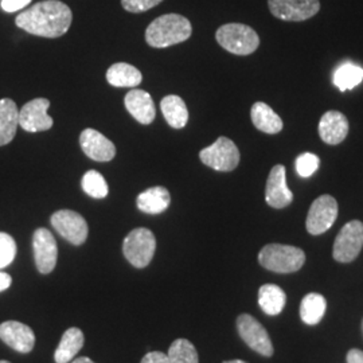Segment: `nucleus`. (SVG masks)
Segmentation results:
<instances>
[{
  "label": "nucleus",
  "instance_id": "aec40b11",
  "mask_svg": "<svg viewBox=\"0 0 363 363\" xmlns=\"http://www.w3.org/2000/svg\"><path fill=\"white\" fill-rule=\"evenodd\" d=\"M171 202V196L167 189L156 186L139 194L136 205L139 210L147 214H160L167 210Z\"/></svg>",
  "mask_w": 363,
  "mask_h": 363
},
{
  "label": "nucleus",
  "instance_id": "412c9836",
  "mask_svg": "<svg viewBox=\"0 0 363 363\" xmlns=\"http://www.w3.org/2000/svg\"><path fill=\"white\" fill-rule=\"evenodd\" d=\"M19 125V111L10 99L0 100V145L10 143Z\"/></svg>",
  "mask_w": 363,
  "mask_h": 363
},
{
  "label": "nucleus",
  "instance_id": "dca6fc26",
  "mask_svg": "<svg viewBox=\"0 0 363 363\" xmlns=\"http://www.w3.org/2000/svg\"><path fill=\"white\" fill-rule=\"evenodd\" d=\"M79 144L85 155L96 162H109L116 155V147L99 130H84L79 136Z\"/></svg>",
  "mask_w": 363,
  "mask_h": 363
},
{
  "label": "nucleus",
  "instance_id": "c9c22d12",
  "mask_svg": "<svg viewBox=\"0 0 363 363\" xmlns=\"http://www.w3.org/2000/svg\"><path fill=\"white\" fill-rule=\"evenodd\" d=\"M11 283H13V279L9 273L0 272V292L10 288Z\"/></svg>",
  "mask_w": 363,
  "mask_h": 363
},
{
  "label": "nucleus",
  "instance_id": "393cba45",
  "mask_svg": "<svg viewBox=\"0 0 363 363\" xmlns=\"http://www.w3.org/2000/svg\"><path fill=\"white\" fill-rule=\"evenodd\" d=\"M286 303V292L280 286L265 284L259 291V304L267 315L276 316L284 310Z\"/></svg>",
  "mask_w": 363,
  "mask_h": 363
},
{
  "label": "nucleus",
  "instance_id": "6e6552de",
  "mask_svg": "<svg viewBox=\"0 0 363 363\" xmlns=\"http://www.w3.org/2000/svg\"><path fill=\"white\" fill-rule=\"evenodd\" d=\"M337 218V199L331 195H322L313 201L307 216L306 228L312 235H319L325 233Z\"/></svg>",
  "mask_w": 363,
  "mask_h": 363
},
{
  "label": "nucleus",
  "instance_id": "2f4dec72",
  "mask_svg": "<svg viewBox=\"0 0 363 363\" xmlns=\"http://www.w3.org/2000/svg\"><path fill=\"white\" fill-rule=\"evenodd\" d=\"M163 0H121V6L128 13H140L154 9Z\"/></svg>",
  "mask_w": 363,
  "mask_h": 363
},
{
  "label": "nucleus",
  "instance_id": "7ed1b4c3",
  "mask_svg": "<svg viewBox=\"0 0 363 363\" xmlns=\"http://www.w3.org/2000/svg\"><path fill=\"white\" fill-rule=\"evenodd\" d=\"M259 264L276 273H294L306 262V253L300 247L281 244H269L259 255Z\"/></svg>",
  "mask_w": 363,
  "mask_h": 363
},
{
  "label": "nucleus",
  "instance_id": "a211bd4d",
  "mask_svg": "<svg viewBox=\"0 0 363 363\" xmlns=\"http://www.w3.org/2000/svg\"><path fill=\"white\" fill-rule=\"evenodd\" d=\"M124 104L132 117H135V120H138L140 124L148 125L154 121L156 115L155 105L150 93L140 89L128 91Z\"/></svg>",
  "mask_w": 363,
  "mask_h": 363
},
{
  "label": "nucleus",
  "instance_id": "72a5a7b5",
  "mask_svg": "<svg viewBox=\"0 0 363 363\" xmlns=\"http://www.w3.org/2000/svg\"><path fill=\"white\" fill-rule=\"evenodd\" d=\"M140 363H169V357L162 351H151L145 354Z\"/></svg>",
  "mask_w": 363,
  "mask_h": 363
},
{
  "label": "nucleus",
  "instance_id": "e433bc0d",
  "mask_svg": "<svg viewBox=\"0 0 363 363\" xmlns=\"http://www.w3.org/2000/svg\"><path fill=\"white\" fill-rule=\"evenodd\" d=\"M72 363H94L89 358H86V357H81V358H77V359H74Z\"/></svg>",
  "mask_w": 363,
  "mask_h": 363
},
{
  "label": "nucleus",
  "instance_id": "a878e982",
  "mask_svg": "<svg viewBox=\"0 0 363 363\" xmlns=\"http://www.w3.org/2000/svg\"><path fill=\"white\" fill-rule=\"evenodd\" d=\"M327 301L319 294H308L301 300L300 318L306 325H318L325 316Z\"/></svg>",
  "mask_w": 363,
  "mask_h": 363
},
{
  "label": "nucleus",
  "instance_id": "9d476101",
  "mask_svg": "<svg viewBox=\"0 0 363 363\" xmlns=\"http://www.w3.org/2000/svg\"><path fill=\"white\" fill-rule=\"evenodd\" d=\"M268 6L274 18L286 22L311 19L320 10L319 0H268Z\"/></svg>",
  "mask_w": 363,
  "mask_h": 363
},
{
  "label": "nucleus",
  "instance_id": "4be33fe9",
  "mask_svg": "<svg viewBox=\"0 0 363 363\" xmlns=\"http://www.w3.org/2000/svg\"><path fill=\"white\" fill-rule=\"evenodd\" d=\"M84 346V334L77 327L66 330L61 337V342L54 352V359L57 363H69L74 359L78 351Z\"/></svg>",
  "mask_w": 363,
  "mask_h": 363
},
{
  "label": "nucleus",
  "instance_id": "423d86ee",
  "mask_svg": "<svg viewBox=\"0 0 363 363\" xmlns=\"http://www.w3.org/2000/svg\"><path fill=\"white\" fill-rule=\"evenodd\" d=\"M203 164L216 171H233L240 163V151L237 145L228 138L220 136L216 143L208 145L199 152Z\"/></svg>",
  "mask_w": 363,
  "mask_h": 363
},
{
  "label": "nucleus",
  "instance_id": "f257e3e1",
  "mask_svg": "<svg viewBox=\"0 0 363 363\" xmlns=\"http://www.w3.org/2000/svg\"><path fill=\"white\" fill-rule=\"evenodd\" d=\"M72 21V10L64 1L45 0L19 13L15 23L28 34L43 38H58L67 33Z\"/></svg>",
  "mask_w": 363,
  "mask_h": 363
},
{
  "label": "nucleus",
  "instance_id": "f704fd0d",
  "mask_svg": "<svg viewBox=\"0 0 363 363\" xmlns=\"http://www.w3.org/2000/svg\"><path fill=\"white\" fill-rule=\"evenodd\" d=\"M347 363H363V351L352 349L347 354Z\"/></svg>",
  "mask_w": 363,
  "mask_h": 363
},
{
  "label": "nucleus",
  "instance_id": "ddd939ff",
  "mask_svg": "<svg viewBox=\"0 0 363 363\" xmlns=\"http://www.w3.org/2000/svg\"><path fill=\"white\" fill-rule=\"evenodd\" d=\"M50 101L35 99L28 101L19 112V125L27 132H42L52 127V118L48 115Z\"/></svg>",
  "mask_w": 363,
  "mask_h": 363
},
{
  "label": "nucleus",
  "instance_id": "7c9ffc66",
  "mask_svg": "<svg viewBox=\"0 0 363 363\" xmlns=\"http://www.w3.org/2000/svg\"><path fill=\"white\" fill-rule=\"evenodd\" d=\"M16 256V244L10 234L0 233V269L9 267Z\"/></svg>",
  "mask_w": 363,
  "mask_h": 363
},
{
  "label": "nucleus",
  "instance_id": "c756f323",
  "mask_svg": "<svg viewBox=\"0 0 363 363\" xmlns=\"http://www.w3.org/2000/svg\"><path fill=\"white\" fill-rule=\"evenodd\" d=\"M319 164L320 160L318 156L311 152H304L296 159V171L301 178H310L318 171Z\"/></svg>",
  "mask_w": 363,
  "mask_h": 363
},
{
  "label": "nucleus",
  "instance_id": "4c0bfd02",
  "mask_svg": "<svg viewBox=\"0 0 363 363\" xmlns=\"http://www.w3.org/2000/svg\"><path fill=\"white\" fill-rule=\"evenodd\" d=\"M223 363H247L245 361H241V359H233V361H226Z\"/></svg>",
  "mask_w": 363,
  "mask_h": 363
},
{
  "label": "nucleus",
  "instance_id": "2eb2a0df",
  "mask_svg": "<svg viewBox=\"0 0 363 363\" xmlns=\"http://www.w3.org/2000/svg\"><path fill=\"white\" fill-rule=\"evenodd\" d=\"M0 339L22 354L30 352L35 345V334L31 327L16 320H9L0 325Z\"/></svg>",
  "mask_w": 363,
  "mask_h": 363
},
{
  "label": "nucleus",
  "instance_id": "9b49d317",
  "mask_svg": "<svg viewBox=\"0 0 363 363\" xmlns=\"http://www.w3.org/2000/svg\"><path fill=\"white\" fill-rule=\"evenodd\" d=\"M52 228L73 245H82L88 238V223L73 210H60L52 216Z\"/></svg>",
  "mask_w": 363,
  "mask_h": 363
},
{
  "label": "nucleus",
  "instance_id": "6ab92c4d",
  "mask_svg": "<svg viewBox=\"0 0 363 363\" xmlns=\"http://www.w3.org/2000/svg\"><path fill=\"white\" fill-rule=\"evenodd\" d=\"M250 116L255 127L264 133L276 135L283 130V120L265 103H255L252 106Z\"/></svg>",
  "mask_w": 363,
  "mask_h": 363
},
{
  "label": "nucleus",
  "instance_id": "473e14b6",
  "mask_svg": "<svg viewBox=\"0 0 363 363\" xmlns=\"http://www.w3.org/2000/svg\"><path fill=\"white\" fill-rule=\"evenodd\" d=\"M31 0H1V9L6 13H16L30 4Z\"/></svg>",
  "mask_w": 363,
  "mask_h": 363
},
{
  "label": "nucleus",
  "instance_id": "20e7f679",
  "mask_svg": "<svg viewBox=\"0 0 363 363\" xmlns=\"http://www.w3.org/2000/svg\"><path fill=\"white\" fill-rule=\"evenodd\" d=\"M217 42L229 52L235 55H249L256 52L259 45L257 33L247 25L228 23L217 30Z\"/></svg>",
  "mask_w": 363,
  "mask_h": 363
},
{
  "label": "nucleus",
  "instance_id": "bb28decb",
  "mask_svg": "<svg viewBox=\"0 0 363 363\" xmlns=\"http://www.w3.org/2000/svg\"><path fill=\"white\" fill-rule=\"evenodd\" d=\"M363 81V69L352 62H345L337 67L333 76V82L339 91L354 89Z\"/></svg>",
  "mask_w": 363,
  "mask_h": 363
},
{
  "label": "nucleus",
  "instance_id": "c85d7f7f",
  "mask_svg": "<svg viewBox=\"0 0 363 363\" xmlns=\"http://www.w3.org/2000/svg\"><path fill=\"white\" fill-rule=\"evenodd\" d=\"M82 189L86 194L96 198L103 199L108 195V184L105 182L104 177L99 172L91 169L88 171L82 178Z\"/></svg>",
  "mask_w": 363,
  "mask_h": 363
},
{
  "label": "nucleus",
  "instance_id": "5701e85b",
  "mask_svg": "<svg viewBox=\"0 0 363 363\" xmlns=\"http://www.w3.org/2000/svg\"><path fill=\"white\" fill-rule=\"evenodd\" d=\"M106 79L116 88H136L142 82L143 76L135 66L118 62L108 69Z\"/></svg>",
  "mask_w": 363,
  "mask_h": 363
},
{
  "label": "nucleus",
  "instance_id": "cd10ccee",
  "mask_svg": "<svg viewBox=\"0 0 363 363\" xmlns=\"http://www.w3.org/2000/svg\"><path fill=\"white\" fill-rule=\"evenodd\" d=\"M169 363H199L198 352L187 339H177L172 342L167 352Z\"/></svg>",
  "mask_w": 363,
  "mask_h": 363
},
{
  "label": "nucleus",
  "instance_id": "4468645a",
  "mask_svg": "<svg viewBox=\"0 0 363 363\" xmlns=\"http://www.w3.org/2000/svg\"><path fill=\"white\" fill-rule=\"evenodd\" d=\"M286 167L276 164L269 174L265 187V201L273 208H284L292 203L294 194L286 186Z\"/></svg>",
  "mask_w": 363,
  "mask_h": 363
},
{
  "label": "nucleus",
  "instance_id": "b1692460",
  "mask_svg": "<svg viewBox=\"0 0 363 363\" xmlns=\"http://www.w3.org/2000/svg\"><path fill=\"white\" fill-rule=\"evenodd\" d=\"M162 113L172 128L181 130L189 121V111L179 96L169 94L160 103Z\"/></svg>",
  "mask_w": 363,
  "mask_h": 363
},
{
  "label": "nucleus",
  "instance_id": "58836bf2",
  "mask_svg": "<svg viewBox=\"0 0 363 363\" xmlns=\"http://www.w3.org/2000/svg\"><path fill=\"white\" fill-rule=\"evenodd\" d=\"M0 363H10L9 361H0Z\"/></svg>",
  "mask_w": 363,
  "mask_h": 363
},
{
  "label": "nucleus",
  "instance_id": "1a4fd4ad",
  "mask_svg": "<svg viewBox=\"0 0 363 363\" xmlns=\"http://www.w3.org/2000/svg\"><path fill=\"white\" fill-rule=\"evenodd\" d=\"M237 330L247 346L264 357H272L273 345L264 325L253 316L242 313L237 318Z\"/></svg>",
  "mask_w": 363,
  "mask_h": 363
},
{
  "label": "nucleus",
  "instance_id": "39448f33",
  "mask_svg": "<svg viewBox=\"0 0 363 363\" xmlns=\"http://www.w3.org/2000/svg\"><path fill=\"white\" fill-rule=\"evenodd\" d=\"M155 249V235L145 228L132 230L123 242L124 256L135 268H145L154 257Z\"/></svg>",
  "mask_w": 363,
  "mask_h": 363
},
{
  "label": "nucleus",
  "instance_id": "f03ea898",
  "mask_svg": "<svg viewBox=\"0 0 363 363\" xmlns=\"http://www.w3.org/2000/svg\"><path fill=\"white\" fill-rule=\"evenodd\" d=\"M193 27L187 18L179 13H166L147 27L145 40L151 48L163 49L182 43L191 37Z\"/></svg>",
  "mask_w": 363,
  "mask_h": 363
},
{
  "label": "nucleus",
  "instance_id": "0eeeda50",
  "mask_svg": "<svg viewBox=\"0 0 363 363\" xmlns=\"http://www.w3.org/2000/svg\"><path fill=\"white\" fill-rule=\"evenodd\" d=\"M363 247V223L354 220L347 222L335 238L334 259L339 262H351L357 259Z\"/></svg>",
  "mask_w": 363,
  "mask_h": 363
},
{
  "label": "nucleus",
  "instance_id": "f8f14e48",
  "mask_svg": "<svg viewBox=\"0 0 363 363\" xmlns=\"http://www.w3.org/2000/svg\"><path fill=\"white\" fill-rule=\"evenodd\" d=\"M33 249L39 272L43 274L52 272L58 257V247L54 235L45 228L37 229L33 237Z\"/></svg>",
  "mask_w": 363,
  "mask_h": 363
},
{
  "label": "nucleus",
  "instance_id": "f3484780",
  "mask_svg": "<svg viewBox=\"0 0 363 363\" xmlns=\"http://www.w3.org/2000/svg\"><path fill=\"white\" fill-rule=\"evenodd\" d=\"M349 133L347 117L337 111H328L319 121V135L325 144H340Z\"/></svg>",
  "mask_w": 363,
  "mask_h": 363
}]
</instances>
